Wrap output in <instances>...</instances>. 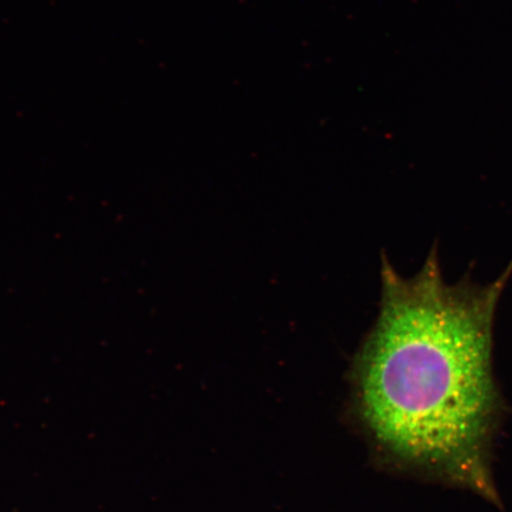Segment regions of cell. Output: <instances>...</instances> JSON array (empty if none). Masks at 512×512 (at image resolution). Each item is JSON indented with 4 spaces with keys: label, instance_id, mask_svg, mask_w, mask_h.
I'll return each instance as SVG.
<instances>
[{
    "label": "cell",
    "instance_id": "obj_1",
    "mask_svg": "<svg viewBox=\"0 0 512 512\" xmlns=\"http://www.w3.org/2000/svg\"><path fill=\"white\" fill-rule=\"evenodd\" d=\"M512 262L489 285L447 284L438 249L411 279L382 255L379 315L356 360L370 430L401 458L492 496L484 462L498 402L492 370L499 300Z\"/></svg>",
    "mask_w": 512,
    "mask_h": 512
}]
</instances>
